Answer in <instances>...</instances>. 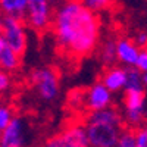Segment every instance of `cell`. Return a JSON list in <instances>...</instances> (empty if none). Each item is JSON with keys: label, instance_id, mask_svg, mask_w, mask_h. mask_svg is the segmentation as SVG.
<instances>
[{"label": "cell", "instance_id": "obj_1", "mask_svg": "<svg viewBox=\"0 0 147 147\" xmlns=\"http://www.w3.org/2000/svg\"><path fill=\"white\" fill-rule=\"evenodd\" d=\"M52 30L57 46L71 57L91 55L100 41V18L82 2H65L55 9Z\"/></svg>", "mask_w": 147, "mask_h": 147}, {"label": "cell", "instance_id": "obj_2", "mask_svg": "<svg viewBox=\"0 0 147 147\" xmlns=\"http://www.w3.org/2000/svg\"><path fill=\"white\" fill-rule=\"evenodd\" d=\"M88 147H115L124 131V119L119 110L107 107L100 112H91L82 122Z\"/></svg>", "mask_w": 147, "mask_h": 147}, {"label": "cell", "instance_id": "obj_3", "mask_svg": "<svg viewBox=\"0 0 147 147\" xmlns=\"http://www.w3.org/2000/svg\"><path fill=\"white\" fill-rule=\"evenodd\" d=\"M0 37L3 38L6 47L13 50L16 55L21 56L27 50L28 34L21 19L0 15Z\"/></svg>", "mask_w": 147, "mask_h": 147}, {"label": "cell", "instance_id": "obj_4", "mask_svg": "<svg viewBox=\"0 0 147 147\" xmlns=\"http://www.w3.org/2000/svg\"><path fill=\"white\" fill-rule=\"evenodd\" d=\"M30 81L41 100L52 102L57 97L60 90V81L57 72L53 68L41 66L34 69L30 75Z\"/></svg>", "mask_w": 147, "mask_h": 147}, {"label": "cell", "instance_id": "obj_5", "mask_svg": "<svg viewBox=\"0 0 147 147\" xmlns=\"http://www.w3.org/2000/svg\"><path fill=\"white\" fill-rule=\"evenodd\" d=\"M125 124L131 128L143 127L146 119V93L144 88L124 90V118Z\"/></svg>", "mask_w": 147, "mask_h": 147}, {"label": "cell", "instance_id": "obj_6", "mask_svg": "<svg viewBox=\"0 0 147 147\" xmlns=\"http://www.w3.org/2000/svg\"><path fill=\"white\" fill-rule=\"evenodd\" d=\"M41 147H88L82 122H72L50 136Z\"/></svg>", "mask_w": 147, "mask_h": 147}, {"label": "cell", "instance_id": "obj_7", "mask_svg": "<svg viewBox=\"0 0 147 147\" xmlns=\"http://www.w3.org/2000/svg\"><path fill=\"white\" fill-rule=\"evenodd\" d=\"M55 9L47 0H28L25 19L27 24L35 31H46L52 27Z\"/></svg>", "mask_w": 147, "mask_h": 147}, {"label": "cell", "instance_id": "obj_8", "mask_svg": "<svg viewBox=\"0 0 147 147\" xmlns=\"http://www.w3.org/2000/svg\"><path fill=\"white\" fill-rule=\"evenodd\" d=\"M28 143V127L22 118L15 116L0 132V147H25Z\"/></svg>", "mask_w": 147, "mask_h": 147}, {"label": "cell", "instance_id": "obj_9", "mask_svg": "<svg viewBox=\"0 0 147 147\" xmlns=\"http://www.w3.org/2000/svg\"><path fill=\"white\" fill-rule=\"evenodd\" d=\"M85 107L91 112H100L107 107H112V93L99 81L94 82L85 91Z\"/></svg>", "mask_w": 147, "mask_h": 147}, {"label": "cell", "instance_id": "obj_10", "mask_svg": "<svg viewBox=\"0 0 147 147\" xmlns=\"http://www.w3.org/2000/svg\"><path fill=\"white\" fill-rule=\"evenodd\" d=\"M100 82L105 85L110 93L124 90L125 84H127V69L121 68V66H116V65L110 66V68H107L103 72Z\"/></svg>", "mask_w": 147, "mask_h": 147}, {"label": "cell", "instance_id": "obj_11", "mask_svg": "<svg viewBox=\"0 0 147 147\" xmlns=\"http://www.w3.org/2000/svg\"><path fill=\"white\" fill-rule=\"evenodd\" d=\"M140 53V49L134 44L129 38H119L116 40V59L122 65L134 68L137 62V57Z\"/></svg>", "mask_w": 147, "mask_h": 147}, {"label": "cell", "instance_id": "obj_12", "mask_svg": "<svg viewBox=\"0 0 147 147\" xmlns=\"http://www.w3.org/2000/svg\"><path fill=\"white\" fill-rule=\"evenodd\" d=\"M28 0H0V15L21 19L25 18Z\"/></svg>", "mask_w": 147, "mask_h": 147}, {"label": "cell", "instance_id": "obj_13", "mask_svg": "<svg viewBox=\"0 0 147 147\" xmlns=\"http://www.w3.org/2000/svg\"><path fill=\"white\" fill-rule=\"evenodd\" d=\"M100 60L107 68L115 66L116 60H118L116 59V40L107 38L106 41H103L100 47Z\"/></svg>", "mask_w": 147, "mask_h": 147}, {"label": "cell", "instance_id": "obj_14", "mask_svg": "<svg viewBox=\"0 0 147 147\" xmlns=\"http://www.w3.org/2000/svg\"><path fill=\"white\" fill-rule=\"evenodd\" d=\"M19 63H21V56L16 55L13 50H10V49L6 47L0 53V71H5V72L16 71L19 68Z\"/></svg>", "mask_w": 147, "mask_h": 147}, {"label": "cell", "instance_id": "obj_15", "mask_svg": "<svg viewBox=\"0 0 147 147\" xmlns=\"http://www.w3.org/2000/svg\"><path fill=\"white\" fill-rule=\"evenodd\" d=\"M115 147H136V137H134V129H124L118 138Z\"/></svg>", "mask_w": 147, "mask_h": 147}, {"label": "cell", "instance_id": "obj_16", "mask_svg": "<svg viewBox=\"0 0 147 147\" xmlns=\"http://www.w3.org/2000/svg\"><path fill=\"white\" fill-rule=\"evenodd\" d=\"M13 110L6 105H0V132H2L13 119Z\"/></svg>", "mask_w": 147, "mask_h": 147}, {"label": "cell", "instance_id": "obj_17", "mask_svg": "<svg viewBox=\"0 0 147 147\" xmlns=\"http://www.w3.org/2000/svg\"><path fill=\"white\" fill-rule=\"evenodd\" d=\"M68 105L72 107H82L85 106V93L81 90H74L68 96Z\"/></svg>", "mask_w": 147, "mask_h": 147}, {"label": "cell", "instance_id": "obj_18", "mask_svg": "<svg viewBox=\"0 0 147 147\" xmlns=\"http://www.w3.org/2000/svg\"><path fill=\"white\" fill-rule=\"evenodd\" d=\"M82 3L85 5V7L90 9L91 12H94V13H97V12H100V10H105L112 5L110 2H106V0H85Z\"/></svg>", "mask_w": 147, "mask_h": 147}, {"label": "cell", "instance_id": "obj_19", "mask_svg": "<svg viewBox=\"0 0 147 147\" xmlns=\"http://www.w3.org/2000/svg\"><path fill=\"white\" fill-rule=\"evenodd\" d=\"M136 137V147H147V125L140 127L134 131Z\"/></svg>", "mask_w": 147, "mask_h": 147}, {"label": "cell", "instance_id": "obj_20", "mask_svg": "<svg viewBox=\"0 0 147 147\" xmlns=\"http://www.w3.org/2000/svg\"><path fill=\"white\" fill-rule=\"evenodd\" d=\"M134 68L138 69L141 74L147 72V49L140 50L138 57H137V62H136V65H134Z\"/></svg>", "mask_w": 147, "mask_h": 147}, {"label": "cell", "instance_id": "obj_21", "mask_svg": "<svg viewBox=\"0 0 147 147\" xmlns=\"http://www.w3.org/2000/svg\"><path fill=\"white\" fill-rule=\"evenodd\" d=\"M134 44H136L140 50H143V49H147V31H140V32L136 35Z\"/></svg>", "mask_w": 147, "mask_h": 147}, {"label": "cell", "instance_id": "obj_22", "mask_svg": "<svg viewBox=\"0 0 147 147\" xmlns=\"http://www.w3.org/2000/svg\"><path fill=\"white\" fill-rule=\"evenodd\" d=\"M10 87V77L5 71H0V93H5Z\"/></svg>", "mask_w": 147, "mask_h": 147}, {"label": "cell", "instance_id": "obj_23", "mask_svg": "<svg viewBox=\"0 0 147 147\" xmlns=\"http://www.w3.org/2000/svg\"><path fill=\"white\" fill-rule=\"evenodd\" d=\"M5 49H6V44H5L3 38H2V37H0V53H2V52L5 50Z\"/></svg>", "mask_w": 147, "mask_h": 147}, {"label": "cell", "instance_id": "obj_24", "mask_svg": "<svg viewBox=\"0 0 147 147\" xmlns=\"http://www.w3.org/2000/svg\"><path fill=\"white\" fill-rule=\"evenodd\" d=\"M143 84H144V87L147 85V72H144V74H143Z\"/></svg>", "mask_w": 147, "mask_h": 147}]
</instances>
